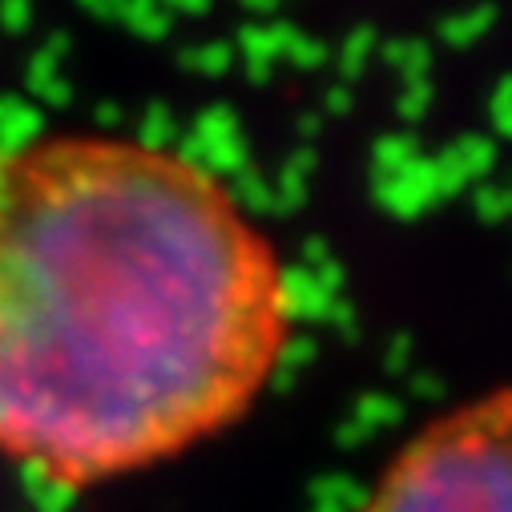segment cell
Returning <instances> with one entry per match:
<instances>
[{
	"instance_id": "cell-1",
	"label": "cell",
	"mask_w": 512,
	"mask_h": 512,
	"mask_svg": "<svg viewBox=\"0 0 512 512\" xmlns=\"http://www.w3.org/2000/svg\"><path fill=\"white\" fill-rule=\"evenodd\" d=\"M291 287L230 190L174 150L0 146V460L57 488L154 468L263 396Z\"/></svg>"
},
{
	"instance_id": "cell-2",
	"label": "cell",
	"mask_w": 512,
	"mask_h": 512,
	"mask_svg": "<svg viewBox=\"0 0 512 512\" xmlns=\"http://www.w3.org/2000/svg\"><path fill=\"white\" fill-rule=\"evenodd\" d=\"M363 512H512V388L432 420L388 464Z\"/></svg>"
}]
</instances>
